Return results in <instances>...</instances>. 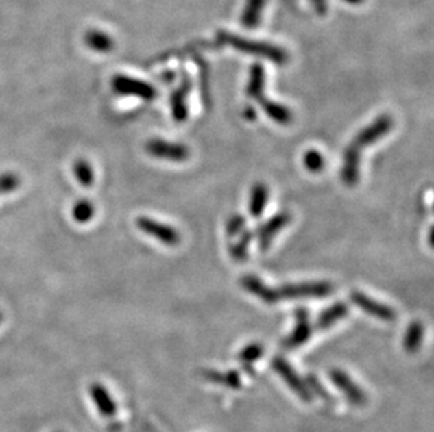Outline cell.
<instances>
[{
  "label": "cell",
  "instance_id": "13",
  "mask_svg": "<svg viewBox=\"0 0 434 432\" xmlns=\"http://www.w3.org/2000/svg\"><path fill=\"white\" fill-rule=\"evenodd\" d=\"M347 313H349V307L343 302H336L335 305L325 309L320 316H317L315 330H328L341 319H344Z\"/></svg>",
  "mask_w": 434,
  "mask_h": 432
},
{
  "label": "cell",
  "instance_id": "26",
  "mask_svg": "<svg viewBox=\"0 0 434 432\" xmlns=\"http://www.w3.org/2000/svg\"><path fill=\"white\" fill-rule=\"evenodd\" d=\"M20 187V177L14 173H3L0 175V195H6L16 191Z\"/></svg>",
  "mask_w": 434,
  "mask_h": 432
},
{
  "label": "cell",
  "instance_id": "8",
  "mask_svg": "<svg viewBox=\"0 0 434 432\" xmlns=\"http://www.w3.org/2000/svg\"><path fill=\"white\" fill-rule=\"evenodd\" d=\"M350 299L357 307L374 316L375 319H380L383 322H394L396 319V312L391 306L375 301L360 291H353L350 294Z\"/></svg>",
  "mask_w": 434,
  "mask_h": 432
},
{
  "label": "cell",
  "instance_id": "29",
  "mask_svg": "<svg viewBox=\"0 0 434 432\" xmlns=\"http://www.w3.org/2000/svg\"><path fill=\"white\" fill-rule=\"evenodd\" d=\"M305 383H306L308 389L311 390V393H312L313 396L321 397V398H324L325 401H332L330 393L321 385V382L317 381V378H316L315 375H308Z\"/></svg>",
  "mask_w": 434,
  "mask_h": 432
},
{
  "label": "cell",
  "instance_id": "2",
  "mask_svg": "<svg viewBox=\"0 0 434 432\" xmlns=\"http://www.w3.org/2000/svg\"><path fill=\"white\" fill-rule=\"evenodd\" d=\"M394 127V120L391 115L383 114L378 118H375L370 125L363 128L354 139L349 143L343 153V163L340 170L341 181L347 187L357 186L360 180V162L363 148L372 145L383 136H385Z\"/></svg>",
  "mask_w": 434,
  "mask_h": 432
},
{
  "label": "cell",
  "instance_id": "15",
  "mask_svg": "<svg viewBox=\"0 0 434 432\" xmlns=\"http://www.w3.org/2000/svg\"><path fill=\"white\" fill-rule=\"evenodd\" d=\"M257 101H258L260 107L265 110V112L274 123L281 124V125H287L293 121V112L288 107H285L280 103H276L273 100H269L267 97H263V96L258 97Z\"/></svg>",
  "mask_w": 434,
  "mask_h": 432
},
{
  "label": "cell",
  "instance_id": "24",
  "mask_svg": "<svg viewBox=\"0 0 434 432\" xmlns=\"http://www.w3.org/2000/svg\"><path fill=\"white\" fill-rule=\"evenodd\" d=\"M206 377L213 381V382H218V383H225L228 387H232V389H239L241 387V377L239 373L237 370H232V372H226L225 375H222V373L219 372H214V370H210L206 373Z\"/></svg>",
  "mask_w": 434,
  "mask_h": 432
},
{
  "label": "cell",
  "instance_id": "11",
  "mask_svg": "<svg viewBox=\"0 0 434 432\" xmlns=\"http://www.w3.org/2000/svg\"><path fill=\"white\" fill-rule=\"evenodd\" d=\"M296 320L297 323L293 333L282 341L284 348L293 350V348L301 347V345H304L311 338L313 333L309 323V313L306 309L300 307L296 310Z\"/></svg>",
  "mask_w": 434,
  "mask_h": 432
},
{
  "label": "cell",
  "instance_id": "23",
  "mask_svg": "<svg viewBox=\"0 0 434 432\" xmlns=\"http://www.w3.org/2000/svg\"><path fill=\"white\" fill-rule=\"evenodd\" d=\"M72 216L77 223H88L95 216V205L89 199H80L72 209Z\"/></svg>",
  "mask_w": 434,
  "mask_h": 432
},
{
  "label": "cell",
  "instance_id": "6",
  "mask_svg": "<svg viewBox=\"0 0 434 432\" xmlns=\"http://www.w3.org/2000/svg\"><path fill=\"white\" fill-rule=\"evenodd\" d=\"M136 226L139 230H142L143 233H147L148 236L155 238L165 246H178L180 243V233L175 227H171L170 225L158 222L155 219L141 216L136 219Z\"/></svg>",
  "mask_w": 434,
  "mask_h": 432
},
{
  "label": "cell",
  "instance_id": "27",
  "mask_svg": "<svg viewBox=\"0 0 434 432\" xmlns=\"http://www.w3.org/2000/svg\"><path fill=\"white\" fill-rule=\"evenodd\" d=\"M263 355V347L260 344H249L248 347H245L241 353H239V359L243 364H253L254 361H257L260 357Z\"/></svg>",
  "mask_w": 434,
  "mask_h": 432
},
{
  "label": "cell",
  "instance_id": "4",
  "mask_svg": "<svg viewBox=\"0 0 434 432\" xmlns=\"http://www.w3.org/2000/svg\"><path fill=\"white\" fill-rule=\"evenodd\" d=\"M112 90L121 94V96H131V97H138L142 100H154L156 97V90L152 84L130 77L125 75H115L111 81Z\"/></svg>",
  "mask_w": 434,
  "mask_h": 432
},
{
  "label": "cell",
  "instance_id": "17",
  "mask_svg": "<svg viewBox=\"0 0 434 432\" xmlns=\"http://www.w3.org/2000/svg\"><path fill=\"white\" fill-rule=\"evenodd\" d=\"M265 6H266V0H248L242 17H241V23L243 24L245 28H248V30L257 28V25L260 24V20H262V13L265 10Z\"/></svg>",
  "mask_w": 434,
  "mask_h": 432
},
{
  "label": "cell",
  "instance_id": "30",
  "mask_svg": "<svg viewBox=\"0 0 434 432\" xmlns=\"http://www.w3.org/2000/svg\"><path fill=\"white\" fill-rule=\"evenodd\" d=\"M243 115H245V118L253 121V120H256V110H254L253 107H248V108L243 111Z\"/></svg>",
  "mask_w": 434,
  "mask_h": 432
},
{
  "label": "cell",
  "instance_id": "18",
  "mask_svg": "<svg viewBox=\"0 0 434 432\" xmlns=\"http://www.w3.org/2000/svg\"><path fill=\"white\" fill-rule=\"evenodd\" d=\"M265 69L260 64H254L250 68V75H249V83L246 88V94L250 99H258L263 96L265 92Z\"/></svg>",
  "mask_w": 434,
  "mask_h": 432
},
{
  "label": "cell",
  "instance_id": "12",
  "mask_svg": "<svg viewBox=\"0 0 434 432\" xmlns=\"http://www.w3.org/2000/svg\"><path fill=\"white\" fill-rule=\"evenodd\" d=\"M190 90H191V80L186 73H183L182 84L170 96L171 115H173V120H175L176 123H184L189 118L187 97L190 94Z\"/></svg>",
  "mask_w": 434,
  "mask_h": 432
},
{
  "label": "cell",
  "instance_id": "14",
  "mask_svg": "<svg viewBox=\"0 0 434 432\" xmlns=\"http://www.w3.org/2000/svg\"><path fill=\"white\" fill-rule=\"evenodd\" d=\"M91 396L101 416L112 417L117 413V405H115V401L111 398L110 393L103 385L93 383L91 386Z\"/></svg>",
  "mask_w": 434,
  "mask_h": 432
},
{
  "label": "cell",
  "instance_id": "33",
  "mask_svg": "<svg viewBox=\"0 0 434 432\" xmlns=\"http://www.w3.org/2000/svg\"><path fill=\"white\" fill-rule=\"evenodd\" d=\"M315 2H316V3H317V5H320V3H321V2H324V0H315Z\"/></svg>",
  "mask_w": 434,
  "mask_h": 432
},
{
  "label": "cell",
  "instance_id": "9",
  "mask_svg": "<svg viewBox=\"0 0 434 432\" xmlns=\"http://www.w3.org/2000/svg\"><path fill=\"white\" fill-rule=\"evenodd\" d=\"M291 222V215L288 212H278L272 216L267 222L260 225L256 230V236L258 239V247L262 251H267L274 236Z\"/></svg>",
  "mask_w": 434,
  "mask_h": 432
},
{
  "label": "cell",
  "instance_id": "16",
  "mask_svg": "<svg viewBox=\"0 0 434 432\" xmlns=\"http://www.w3.org/2000/svg\"><path fill=\"white\" fill-rule=\"evenodd\" d=\"M269 201V188L263 183H257L253 186L249 199V212L253 218L262 216Z\"/></svg>",
  "mask_w": 434,
  "mask_h": 432
},
{
  "label": "cell",
  "instance_id": "31",
  "mask_svg": "<svg viewBox=\"0 0 434 432\" xmlns=\"http://www.w3.org/2000/svg\"><path fill=\"white\" fill-rule=\"evenodd\" d=\"M344 2H347L349 5H360L363 0H344Z\"/></svg>",
  "mask_w": 434,
  "mask_h": 432
},
{
  "label": "cell",
  "instance_id": "22",
  "mask_svg": "<svg viewBox=\"0 0 434 432\" xmlns=\"http://www.w3.org/2000/svg\"><path fill=\"white\" fill-rule=\"evenodd\" d=\"M73 173L82 187H92L95 181V173L91 163L84 159H77L73 164Z\"/></svg>",
  "mask_w": 434,
  "mask_h": 432
},
{
  "label": "cell",
  "instance_id": "1",
  "mask_svg": "<svg viewBox=\"0 0 434 432\" xmlns=\"http://www.w3.org/2000/svg\"><path fill=\"white\" fill-rule=\"evenodd\" d=\"M241 286L269 305L294 299H322L333 291L329 282H302L270 288L256 275H245L241 279Z\"/></svg>",
  "mask_w": 434,
  "mask_h": 432
},
{
  "label": "cell",
  "instance_id": "32",
  "mask_svg": "<svg viewBox=\"0 0 434 432\" xmlns=\"http://www.w3.org/2000/svg\"><path fill=\"white\" fill-rule=\"evenodd\" d=\"M2 319H3V314H2V312H0V323H2Z\"/></svg>",
  "mask_w": 434,
  "mask_h": 432
},
{
  "label": "cell",
  "instance_id": "10",
  "mask_svg": "<svg viewBox=\"0 0 434 432\" xmlns=\"http://www.w3.org/2000/svg\"><path fill=\"white\" fill-rule=\"evenodd\" d=\"M329 377H330V381L333 382V385L347 398H349V401H352L353 405H356V406L365 405V401H367L365 393L356 382H353V379L347 375L346 372H343L340 369H333V370H330Z\"/></svg>",
  "mask_w": 434,
  "mask_h": 432
},
{
  "label": "cell",
  "instance_id": "28",
  "mask_svg": "<svg viewBox=\"0 0 434 432\" xmlns=\"http://www.w3.org/2000/svg\"><path fill=\"white\" fill-rule=\"evenodd\" d=\"M245 226H246V219L242 215L237 214L234 216H230L226 223V235L229 238H235L243 232Z\"/></svg>",
  "mask_w": 434,
  "mask_h": 432
},
{
  "label": "cell",
  "instance_id": "19",
  "mask_svg": "<svg viewBox=\"0 0 434 432\" xmlns=\"http://www.w3.org/2000/svg\"><path fill=\"white\" fill-rule=\"evenodd\" d=\"M84 42L92 51L106 53L110 52L114 48V41L110 36H107L103 31L99 30H92L84 37Z\"/></svg>",
  "mask_w": 434,
  "mask_h": 432
},
{
  "label": "cell",
  "instance_id": "3",
  "mask_svg": "<svg viewBox=\"0 0 434 432\" xmlns=\"http://www.w3.org/2000/svg\"><path fill=\"white\" fill-rule=\"evenodd\" d=\"M218 38L222 44L230 45L237 51H241V52L248 53V55L265 58V60H269L270 62H273L276 65H284L288 61V55L282 48L276 47L273 44H269V42L245 40L237 34H230L226 31L218 33Z\"/></svg>",
  "mask_w": 434,
  "mask_h": 432
},
{
  "label": "cell",
  "instance_id": "21",
  "mask_svg": "<svg viewBox=\"0 0 434 432\" xmlns=\"http://www.w3.org/2000/svg\"><path fill=\"white\" fill-rule=\"evenodd\" d=\"M253 232H250V230H243L242 232V236H241V239L237 242V243H234V244H230L229 246V254H230V257L234 258V260H237V262H239V263H242V262H245L246 258H248V251H249V244H250V242H252V239H253Z\"/></svg>",
  "mask_w": 434,
  "mask_h": 432
},
{
  "label": "cell",
  "instance_id": "5",
  "mask_svg": "<svg viewBox=\"0 0 434 432\" xmlns=\"http://www.w3.org/2000/svg\"><path fill=\"white\" fill-rule=\"evenodd\" d=\"M272 366L281 377V379L287 383V386L291 389L302 401L309 403L313 400V394L308 389L305 381H302L298 377V373L294 370V368L289 365L284 358H281V357L273 358Z\"/></svg>",
  "mask_w": 434,
  "mask_h": 432
},
{
  "label": "cell",
  "instance_id": "20",
  "mask_svg": "<svg viewBox=\"0 0 434 432\" xmlns=\"http://www.w3.org/2000/svg\"><path fill=\"white\" fill-rule=\"evenodd\" d=\"M423 334H424V329L422 326L420 322H412L405 333V338H403V347L407 350V353L409 354H415L423 340Z\"/></svg>",
  "mask_w": 434,
  "mask_h": 432
},
{
  "label": "cell",
  "instance_id": "7",
  "mask_svg": "<svg viewBox=\"0 0 434 432\" xmlns=\"http://www.w3.org/2000/svg\"><path fill=\"white\" fill-rule=\"evenodd\" d=\"M147 152L156 159L170 160V162H184L190 156V151L182 143L167 142L163 139H152L147 143Z\"/></svg>",
  "mask_w": 434,
  "mask_h": 432
},
{
  "label": "cell",
  "instance_id": "25",
  "mask_svg": "<svg viewBox=\"0 0 434 432\" xmlns=\"http://www.w3.org/2000/svg\"><path fill=\"white\" fill-rule=\"evenodd\" d=\"M304 166L311 173H320L325 167V157L321 152L317 151H308L304 155Z\"/></svg>",
  "mask_w": 434,
  "mask_h": 432
}]
</instances>
